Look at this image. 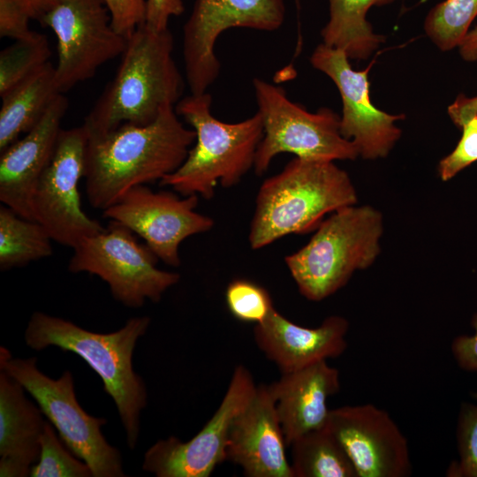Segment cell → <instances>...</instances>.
<instances>
[{"label": "cell", "mask_w": 477, "mask_h": 477, "mask_svg": "<svg viewBox=\"0 0 477 477\" xmlns=\"http://www.w3.org/2000/svg\"><path fill=\"white\" fill-rule=\"evenodd\" d=\"M194 140L175 107L150 124L126 123L88 136L84 178L90 205L103 211L132 187L160 182L182 164Z\"/></svg>", "instance_id": "obj_1"}, {"label": "cell", "mask_w": 477, "mask_h": 477, "mask_svg": "<svg viewBox=\"0 0 477 477\" xmlns=\"http://www.w3.org/2000/svg\"><path fill=\"white\" fill-rule=\"evenodd\" d=\"M174 39L168 29L145 23L128 37L113 79L107 84L83 125L88 136L108 132L123 124L155 121L182 98L184 77L173 58Z\"/></svg>", "instance_id": "obj_2"}, {"label": "cell", "mask_w": 477, "mask_h": 477, "mask_svg": "<svg viewBox=\"0 0 477 477\" xmlns=\"http://www.w3.org/2000/svg\"><path fill=\"white\" fill-rule=\"evenodd\" d=\"M148 316L130 318L119 329L99 333L43 312H34L24 333L26 344L35 351L56 346L80 356L100 376L104 391L113 399L125 432L129 449L139 441L140 414L148 391L133 370L132 356L138 339L146 334Z\"/></svg>", "instance_id": "obj_3"}, {"label": "cell", "mask_w": 477, "mask_h": 477, "mask_svg": "<svg viewBox=\"0 0 477 477\" xmlns=\"http://www.w3.org/2000/svg\"><path fill=\"white\" fill-rule=\"evenodd\" d=\"M346 171L333 161L295 157L261 185L248 240L261 249L290 234L315 230L327 214L355 205Z\"/></svg>", "instance_id": "obj_4"}, {"label": "cell", "mask_w": 477, "mask_h": 477, "mask_svg": "<svg viewBox=\"0 0 477 477\" xmlns=\"http://www.w3.org/2000/svg\"><path fill=\"white\" fill-rule=\"evenodd\" d=\"M212 96L205 92L181 98L175 110L195 132L194 145L185 161L165 176L160 186L183 196L210 199L217 186L231 187L254 166L256 152L263 137L261 116L237 123H226L211 112Z\"/></svg>", "instance_id": "obj_5"}, {"label": "cell", "mask_w": 477, "mask_h": 477, "mask_svg": "<svg viewBox=\"0 0 477 477\" xmlns=\"http://www.w3.org/2000/svg\"><path fill=\"white\" fill-rule=\"evenodd\" d=\"M382 232V216L371 206L352 205L333 212L307 244L285 257L299 292L312 301L334 294L355 271L375 262Z\"/></svg>", "instance_id": "obj_6"}, {"label": "cell", "mask_w": 477, "mask_h": 477, "mask_svg": "<svg viewBox=\"0 0 477 477\" xmlns=\"http://www.w3.org/2000/svg\"><path fill=\"white\" fill-rule=\"evenodd\" d=\"M0 370L22 384L68 449L87 464L93 477L125 476L119 450L102 432L107 420L81 407L69 370L52 379L38 368L35 357L13 358L4 346L0 347Z\"/></svg>", "instance_id": "obj_7"}, {"label": "cell", "mask_w": 477, "mask_h": 477, "mask_svg": "<svg viewBox=\"0 0 477 477\" xmlns=\"http://www.w3.org/2000/svg\"><path fill=\"white\" fill-rule=\"evenodd\" d=\"M253 87L263 123L254 166L257 175L264 173L273 158L283 153L333 162L360 155L354 142L341 134L340 117L332 110L309 112L292 102L282 87L260 78L253 80Z\"/></svg>", "instance_id": "obj_8"}, {"label": "cell", "mask_w": 477, "mask_h": 477, "mask_svg": "<svg viewBox=\"0 0 477 477\" xmlns=\"http://www.w3.org/2000/svg\"><path fill=\"white\" fill-rule=\"evenodd\" d=\"M109 224L72 248L68 270L99 276L112 297L125 307H140L147 299L160 301L179 281V274L158 269V257L128 228L114 221Z\"/></svg>", "instance_id": "obj_9"}, {"label": "cell", "mask_w": 477, "mask_h": 477, "mask_svg": "<svg viewBox=\"0 0 477 477\" xmlns=\"http://www.w3.org/2000/svg\"><path fill=\"white\" fill-rule=\"evenodd\" d=\"M57 40L55 80L64 94L122 56L128 38L115 30L103 0H62L40 20Z\"/></svg>", "instance_id": "obj_10"}, {"label": "cell", "mask_w": 477, "mask_h": 477, "mask_svg": "<svg viewBox=\"0 0 477 477\" xmlns=\"http://www.w3.org/2000/svg\"><path fill=\"white\" fill-rule=\"evenodd\" d=\"M285 18L284 0H195L184 26L183 57L191 94L216 80L221 64L215 52L219 36L232 27L277 30Z\"/></svg>", "instance_id": "obj_11"}, {"label": "cell", "mask_w": 477, "mask_h": 477, "mask_svg": "<svg viewBox=\"0 0 477 477\" xmlns=\"http://www.w3.org/2000/svg\"><path fill=\"white\" fill-rule=\"evenodd\" d=\"M87 138L83 125L61 130L52 158L33 198L35 220L52 240L72 248L106 229L81 208L78 185L84 178Z\"/></svg>", "instance_id": "obj_12"}, {"label": "cell", "mask_w": 477, "mask_h": 477, "mask_svg": "<svg viewBox=\"0 0 477 477\" xmlns=\"http://www.w3.org/2000/svg\"><path fill=\"white\" fill-rule=\"evenodd\" d=\"M198 202V195L154 192L146 185H140L125 192L116 203L103 210L102 215L139 235L160 261L178 267L181 262L180 244L214 226L211 217L195 210Z\"/></svg>", "instance_id": "obj_13"}, {"label": "cell", "mask_w": 477, "mask_h": 477, "mask_svg": "<svg viewBox=\"0 0 477 477\" xmlns=\"http://www.w3.org/2000/svg\"><path fill=\"white\" fill-rule=\"evenodd\" d=\"M257 386L244 366L235 367L215 413L190 440L176 436L158 440L144 454L142 469L157 477H208L226 459L228 435L236 417L253 398Z\"/></svg>", "instance_id": "obj_14"}, {"label": "cell", "mask_w": 477, "mask_h": 477, "mask_svg": "<svg viewBox=\"0 0 477 477\" xmlns=\"http://www.w3.org/2000/svg\"><path fill=\"white\" fill-rule=\"evenodd\" d=\"M346 53L324 43L318 45L311 57V64L329 76L336 84L342 99L340 132L354 142L364 159H377L389 155L401 135L394 124L404 115L386 113L371 102L368 72L352 68Z\"/></svg>", "instance_id": "obj_15"}, {"label": "cell", "mask_w": 477, "mask_h": 477, "mask_svg": "<svg viewBox=\"0 0 477 477\" xmlns=\"http://www.w3.org/2000/svg\"><path fill=\"white\" fill-rule=\"evenodd\" d=\"M326 427L347 453L357 477L411 474L407 440L384 410L371 404L335 408Z\"/></svg>", "instance_id": "obj_16"}, {"label": "cell", "mask_w": 477, "mask_h": 477, "mask_svg": "<svg viewBox=\"0 0 477 477\" xmlns=\"http://www.w3.org/2000/svg\"><path fill=\"white\" fill-rule=\"evenodd\" d=\"M68 105L59 94L33 128L1 151L0 201L24 218L36 221L34 193L56 149Z\"/></svg>", "instance_id": "obj_17"}, {"label": "cell", "mask_w": 477, "mask_h": 477, "mask_svg": "<svg viewBox=\"0 0 477 477\" xmlns=\"http://www.w3.org/2000/svg\"><path fill=\"white\" fill-rule=\"evenodd\" d=\"M283 429L269 385L257 386L234 420L225 458L248 477H294L286 455Z\"/></svg>", "instance_id": "obj_18"}, {"label": "cell", "mask_w": 477, "mask_h": 477, "mask_svg": "<svg viewBox=\"0 0 477 477\" xmlns=\"http://www.w3.org/2000/svg\"><path fill=\"white\" fill-rule=\"evenodd\" d=\"M348 329V321L340 315L307 328L274 308L265 321L255 324L254 336L259 349L284 373L341 355L347 347Z\"/></svg>", "instance_id": "obj_19"}, {"label": "cell", "mask_w": 477, "mask_h": 477, "mask_svg": "<svg viewBox=\"0 0 477 477\" xmlns=\"http://www.w3.org/2000/svg\"><path fill=\"white\" fill-rule=\"evenodd\" d=\"M287 445L302 435L324 428L329 419L327 400L340 389L337 368L322 360L282 373L269 385Z\"/></svg>", "instance_id": "obj_20"}, {"label": "cell", "mask_w": 477, "mask_h": 477, "mask_svg": "<svg viewBox=\"0 0 477 477\" xmlns=\"http://www.w3.org/2000/svg\"><path fill=\"white\" fill-rule=\"evenodd\" d=\"M17 380L0 370V476H30L48 420Z\"/></svg>", "instance_id": "obj_21"}, {"label": "cell", "mask_w": 477, "mask_h": 477, "mask_svg": "<svg viewBox=\"0 0 477 477\" xmlns=\"http://www.w3.org/2000/svg\"><path fill=\"white\" fill-rule=\"evenodd\" d=\"M59 94L55 66L49 62L3 95L0 151L33 128Z\"/></svg>", "instance_id": "obj_22"}, {"label": "cell", "mask_w": 477, "mask_h": 477, "mask_svg": "<svg viewBox=\"0 0 477 477\" xmlns=\"http://www.w3.org/2000/svg\"><path fill=\"white\" fill-rule=\"evenodd\" d=\"M329 18L321 34L323 43L344 51L350 59L365 60L384 42L373 31L367 14L373 6L397 0H328Z\"/></svg>", "instance_id": "obj_23"}, {"label": "cell", "mask_w": 477, "mask_h": 477, "mask_svg": "<svg viewBox=\"0 0 477 477\" xmlns=\"http://www.w3.org/2000/svg\"><path fill=\"white\" fill-rule=\"evenodd\" d=\"M291 446L294 477H357L347 453L326 426L302 435Z\"/></svg>", "instance_id": "obj_24"}, {"label": "cell", "mask_w": 477, "mask_h": 477, "mask_svg": "<svg viewBox=\"0 0 477 477\" xmlns=\"http://www.w3.org/2000/svg\"><path fill=\"white\" fill-rule=\"evenodd\" d=\"M49 234L37 221L0 206V269L21 268L53 254Z\"/></svg>", "instance_id": "obj_25"}, {"label": "cell", "mask_w": 477, "mask_h": 477, "mask_svg": "<svg viewBox=\"0 0 477 477\" xmlns=\"http://www.w3.org/2000/svg\"><path fill=\"white\" fill-rule=\"evenodd\" d=\"M476 16L477 0H444L428 11L424 29L441 50H450L461 44Z\"/></svg>", "instance_id": "obj_26"}, {"label": "cell", "mask_w": 477, "mask_h": 477, "mask_svg": "<svg viewBox=\"0 0 477 477\" xmlns=\"http://www.w3.org/2000/svg\"><path fill=\"white\" fill-rule=\"evenodd\" d=\"M48 38L33 33L16 40L0 53V96L49 62Z\"/></svg>", "instance_id": "obj_27"}, {"label": "cell", "mask_w": 477, "mask_h": 477, "mask_svg": "<svg viewBox=\"0 0 477 477\" xmlns=\"http://www.w3.org/2000/svg\"><path fill=\"white\" fill-rule=\"evenodd\" d=\"M30 476L93 477V473L87 464L68 449L54 426L47 420L41 437L39 458L32 466Z\"/></svg>", "instance_id": "obj_28"}, {"label": "cell", "mask_w": 477, "mask_h": 477, "mask_svg": "<svg viewBox=\"0 0 477 477\" xmlns=\"http://www.w3.org/2000/svg\"><path fill=\"white\" fill-rule=\"evenodd\" d=\"M225 302L236 319L258 324L275 308L268 291L247 279L232 280L225 290Z\"/></svg>", "instance_id": "obj_29"}, {"label": "cell", "mask_w": 477, "mask_h": 477, "mask_svg": "<svg viewBox=\"0 0 477 477\" xmlns=\"http://www.w3.org/2000/svg\"><path fill=\"white\" fill-rule=\"evenodd\" d=\"M458 458L447 470L450 477H477V404L463 403L457 423Z\"/></svg>", "instance_id": "obj_30"}, {"label": "cell", "mask_w": 477, "mask_h": 477, "mask_svg": "<svg viewBox=\"0 0 477 477\" xmlns=\"http://www.w3.org/2000/svg\"><path fill=\"white\" fill-rule=\"evenodd\" d=\"M462 136L456 148L438 163L443 181L453 178L464 169L477 162V115L463 125Z\"/></svg>", "instance_id": "obj_31"}, {"label": "cell", "mask_w": 477, "mask_h": 477, "mask_svg": "<svg viewBox=\"0 0 477 477\" xmlns=\"http://www.w3.org/2000/svg\"><path fill=\"white\" fill-rule=\"evenodd\" d=\"M117 32L128 38L145 22L147 0H103Z\"/></svg>", "instance_id": "obj_32"}, {"label": "cell", "mask_w": 477, "mask_h": 477, "mask_svg": "<svg viewBox=\"0 0 477 477\" xmlns=\"http://www.w3.org/2000/svg\"><path fill=\"white\" fill-rule=\"evenodd\" d=\"M29 13L19 0H0V37L14 41L29 36L33 31Z\"/></svg>", "instance_id": "obj_33"}, {"label": "cell", "mask_w": 477, "mask_h": 477, "mask_svg": "<svg viewBox=\"0 0 477 477\" xmlns=\"http://www.w3.org/2000/svg\"><path fill=\"white\" fill-rule=\"evenodd\" d=\"M472 335H459L451 343L452 356L458 366L470 372H477V313L471 319Z\"/></svg>", "instance_id": "obj_34"}, {"label": "cell", "mask_w": 477, "mask_h": 477, "mask_svg": "<svg viewBox=\"0 0 477 477\" xmlns=\"http://www.w3.org/2000/svg\"><path fill=\"white\" fill-rule=\"evenodd\" d=\"M184 11L183 0H147L144 23L154 30H166L170 19Z\"/></svg>", "instance_id": "obj_35"}, {"label": "cell", "mask_w": 477, "mask_h": 477, "mask_svg": "<svg viewBox=\"0 0 477 477\" xmlns=\"http://www.w3.org/2000/svg\"><path fill=\"white\" fill-rule=\"evenodd\" d=\"M448 114L459 128L477 115V96L466 97L459 95L448 108Z\"/></svg>", "instance_id": "obj_36"}, {"label": "cell", "mask_w": 477, "mask_h": 477, "mask_svg": "<svg viewBox=\"0 0 477 477\" xmlns=\"http://www.w3.org/2000/svg\"><path fill=\"white\" fill-rule=\"evenodd\" d=\"M32 19L40 20L62 0H19Z\"/></svg>", "instance_id": "obj_37"}, {"label": "cell", "mask_w": 477, "mask_h": 477, "mask_svg": "<svg viewBox=\"0 0 477 477\" xmlns=\"http://www.w3.org/2000/svg\"><path fill=\"white\" fill-rule=\"evenodd\" d=\"M458 47L464 60L468 62L477 60V26L467 33Z\"/></svg>", "instance_id": "obj_38"}, {"label": "cell", "mask_w": 477, "mask_h": 477, "mask_svg": "<svg viewBox=\"0 0 477 477\" xmlns=\"http://www.w3.org/2000/svg\"><path fill=\"white\" fill-rule=\"evenodd\" d=\"M472 397L477 401V390L473 392Z\"/></svg>", "instance_id": "obj_39"}, {"label": "cell", "mask_w": 477, "mask_h": 477, "mask_svg": "<svg viewBox=\"0 0 477 477\" xmlns=\"http://www.w3.org/2000/svg\"><path fill=\"white\" fill-rule=\"evenodd\" d=\"M298 9H299V0H295Z\"/></svg>", "instance_id": "obj_40"}]
</instances>
